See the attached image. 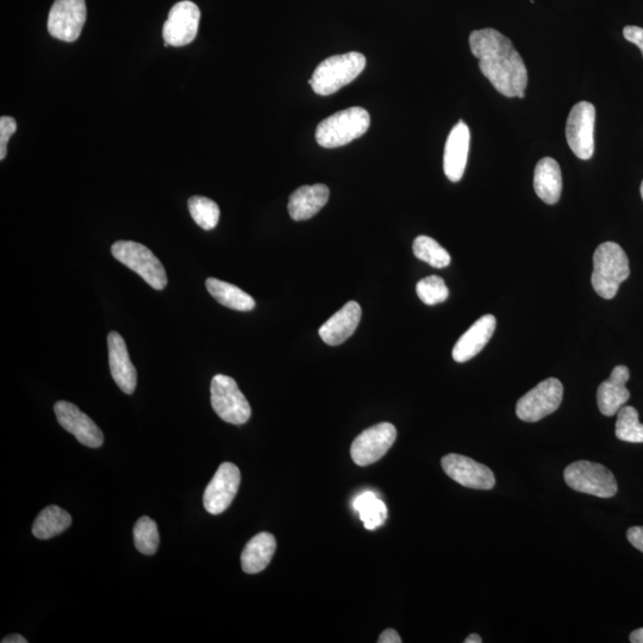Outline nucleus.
<instances>
[{
  "mask_svg": "<svg viewBox=\"0 0 643 643\" xmlns=\"http://www.w3.org/2000/svg\"><path fill=\"white\" fill-rule=\"evenodd\" d=\"M379 643H401V636L396 632L395 629H386L382 634H380Z\"/></svg>",
  "mask_w": 643,
  "mask_h": 643,
  "instance_id": "f704fd0d",
  "label": "nucleus"
},
{
  "mask_svg": "<svg viewBox=\"0 0 643 643\" xmlns=\"http://www.w3.org/2000/svg\"><path fill=\"white\" fill-rule=\"evenodd\" d=\"M630 642L643 643V628L636 629L630 634Z\"/></svg>",
  "mask_w": 643,
  "mask_h": 643,
  "instance_id": "e433bc0d",
  "label": "nucleus"
},
{
  "mask_svg": "<svg viewBox=\"0 0 643 643\" xmlns=\"http://www.w3.org/2000/svg\"><path fill=\"white\" fill-rule=\"evenodd\" d=\"M640 191H641V197H642V199H643V181H642V184H641V189H640Z\"/></svg>",
  "mask_w": 643,
  "mask_h": 643,
  "instance_id": "58836bf2",
  "label": "nucleus"
},
{
  "mask_svg": "<svg viewBox=\"0 0 643 643\" xmlns=\"http://www.w3.org/2000/svg\"><path fill=\"white\" fill-rule=\"evenodd\" d=\"M412 251L417 259L435 268H443L451 264V255L432 237L424 235L416 237Z\"/></svg>",
  "mask_w": 643,
  "mask_h": 643,
  "instance_id": "bb28decb",
  "label": "nucleus"
},
{
  "mask_svg": "<svg viewBox=\"0 0 643 643\" xmlns=\"http://www.w3.org/2000/svg\"><path fill=\"white\" fill-rule=\"evenodd\" d=\"M596 109L589 102L573 106L568 116L566 139L577 158L590 160L595 153Z\"/></svg>",
  "mask_w": 643,
  "mask_h": 643,
  "instance_id": "1a4fd4ad",
  "label": "nucleus"
},
{
  "mask_svg": "<svg viewBox=\"0 0 643 643\" xmlns=\"http://www.w3.org/2000/svg\"><path fill=\"white\" fill-rule=\"evenodd\" d=\"M443 471L454 482L468 489L491 490L495 488V474L488 466L464 455L448 454L442 458Z\"/></svg>",
  "mask_w": 643,
  "mask_h": 643,
  "instance_id": "4468645a",
  "label": "nucleus"
},
{
  "mask_svg": "<svg viewBox=\"0 0 643 643\" xmlns=\"http://www.w3.org/2000/svg\"><path fill=\"white\" fill-rule=\"evenodd\" d=\"M630 378L627 366H616L609 379L598 387L597 404L604 416H615L629 401L630 392L626 384Z\"/></svg>",
  "mask_w": 643,
  "mask_h": 643,
  "instance_id": "a211bd4d",
  "label": "nucleus"
},
{
  "mask_svg": "<svg viewBox=\"0 0 643 643\" xmlns=\"http://www.w3.org/2000/svg\"><path fill=\"white\" fill-rule=\"evenodd\" d=\"M496 327L497 320L495 316L485 315L480 317L455 343L452 353L453 359L463 364V362L476 357L488 345L492 335L495 334Z\"/></svg>",
  "mask_w": 643,
  "mask_h": 643,
  "instance_id": "6ab92c4d",
  "label": "nucleus"
},
{
  "mask_svg": "<svg viewBox=\"0 0 643 643\" xmlns=\"http://www.w3.org/2000/svg\"><path fill=\"white\" fill-rule=\"evenodd\" d=\"M241 483L239 468L232 463H224L218 467L214 478L206 486L204 492V508L211 515L224 513L233 503Z\"/></svg>",
  "mask_w": 643,
  "mask_h": 643,
  "instance_id": "f8f14e48",
  "label": "nucleus"
},
{
  "mask_svg": "<svg viewBox=\"0 0 643 643\" xmlns=\"http://www.w3.org/2000/svg\"><path fill=\"white\" fill-rule=\"evenodd\" d=\"M624 39L630 43H634L641 49L643 55V29L636 26H628L623 29Z\"/></svg>",
  "mask_w": 643,
  "mask_h": 643,
  "instance_id": "473e14b6",
  "label": "nucleus"
},
{
  "mask_svg": "<svg viewBox=\"0 0 643 643\" xmlns=\"http://www.w3.org/2000/svg\"><path fill=\"white\" fill-rule=\"evenodd\" d=\"M276 549L277 541L272 534L264 532L255 535L241 555L243 572L257 574L264 571L270 565Z\"/></svg>",
  "mask_w": 643,
  "mask_h": 643,
  "instance_id": "5701e85b",
  "label": "nucleus"
},
{
  "mask_svg": "<svg viewBox=\"0 0 643 643\" xmlns=\"http://www.w3.org/2000/svg\"><path fill=\"white\" fill-rule=\"evenodd\" d=\"M534 189L536 195L548 205L559 202L563 192V176L557 160L543 158L535 167Z\"/></svg>",
  "mask_w": 643,
  "mask_h": 643,
  "instance_id": "4be33fe9",
  "label": "nucleus"
},
{
  "mask_svg": "<svg viewBox=\"0 0 643 643\" xmlns=\"http://www.w3.org/2000/svg\"><path fill=\"white\" fill-rule=\"evenodd\" d=\"M60 426L86 447L99 448L103 446L104 435L91 417L84 414L76 405L60 401L54 407Z\"/></svg>",
  "mask_w": 643,
  "mask_h": 643,
  "instance_id": "2eb2a0df",
  "label": "nucleus"
},
{
  "mask_svg": "<svg viewBox=\"0 0 643 643\" xmlns=\"http://www.w3.org/2000/svg\"><path fill=\"white\" fill-rule=\"evenodd\" d=\"M565 482L571 489L599 498H611L617 493L616 478L607 467L588 460L576 461L566 467Z\"/></svg>",
  "mask_w": 643,
  "mask_h": 643,
  "instance_id": "423d86ee",
  "label": "nucleus"
},
{
  "mask_svg": "<svg viewBox=\"0 0 643 643\" xmlns=\"http://www.w3.org/2000/svg\"><path fill=\"white\" fill-rule=\"evenodd\" d=\"M616 438L624 442L643 443V424L639 412L633 407H622L617 412Z\"/></svg>",
  "mask_w": 643,
  "mask_h": 643,
  "instance_id": "cd10ccee",
  "label": "nucleus"
},
{
  "mask_svg": "<svg viewBox=\"0 0 643 643\" xmlns=\"http://www.w3.org/2000/svg\"><path fill=\"white\" fill-rule=\"evenodd\" d=\"M134 543L137 551L145 555L158 552L160 535L158 524L151 517L143 516L134 527Z\"/></svg>",
  "mask_w": 643,
  "mask_h": 643,
  "instance_id": "c85d7f7f",
  "label": "nucleus"
},
{
  "mask_svg": "<svg viewBox=\"0 0 643 643\" xmlns=\"http://www.w3.org/2000/svg\"><path fill=\"white\" fill-rule=\"evenodd\" d=\"M470 141V129L467 124L460 121L448 136L445 156H443V170H445L446 177L453 183H458L464 176Z\"/></svg>",
  "mask_w": 643,
  "mask_h": 643,
  "instance_id": "dca6fc26",
  "label": "nucleus"
},
{
  "mask_svg": "<svg viewBox=\"0 0 643 643\" xmlns=\"http://www.w3.org/2000/svg\"><path fill=\"white\" fill-rule=\"evenodd\" d=\"M361 308L357 302H348L318 330L321 339L329 346H340L359 327Z\"/></svg>",
  "mask_w": 643,
  "mask_h": 643,
  "instance_id": "aec40b11",
  "label": "nucleus"
},
{
  "mask_svg": "<svg viewBox=\"0 0 643 643\" xmlns=\"http://www.w3.org/2000/svg\"><path fill=\"white\" fill-rule=\"evenodd\" d=\"M108 348L111 376L124 393L131 395L136 389L137 372L130 360L126 341L120 334L111 332L108 335Z\"/></svg>",
  "mask_w": 643,
  "mask_h": 643,
  "instance_id": "f3484780",
  "label": "nucleus"
},
{
  "mask_svg": "<svg viewBox=\"0 0 643 643\" xmlns=\"http://www.w3.org/2000/svg\"><path fill=\"white\" fill-rule=\"evenodd\" d=\"M114 258L131 271L139 274L155 290H164L168 284L165 267L151 249L134 241H117L111 247Z\"/></svg>",
  "mask_w": 643,
  "mask_h": 643,
  "instance_id": "39448f33",
  "label": "nucleus"
},
{
  "mask_svg": "<svg viewBox=\"0 0 643 643\" xmlns=\"http://www.w3.org/2000/svg\"><path fill=\"white\" fill-rule=\"evenodd\" d=\"M464 642L465 643H482L483 639L480 638L478 634H471L467 636Z\"/></svg>",
  "mask_w": 643,
  "mask_h": 643,
  "instance_id": "4c0bfd02",
  "label": "nucleus"
},
{
  "mask_svg": "<svg viewBox=\"0 0 643 643\" xmlns=\"http://www.w3.org/2000/svg\"><path fill=\"white\" fill-rule=\"evenodd\" d=\"M396 439L397 429L391 423H379L364 430L352 443L354 463L361 467L377 463L390 451Z\"/></svg>",
  "mask_w": 643,
  "mask_h": 643,
  "instance_id": "9d476101",
  "label": "nucleus"
},
{
  "mask_svg": "<svg viewBox=\"0 0 643 643\" xmlns=\"http://www.w3.org/2000/svg\"><path fill=\"white\" fill-rule=\"evenodd\" d=\"M17 123L12 117L3 116L0 118V160L6 156V147L10 137L16 133Z\"/></svg>",
  "mask_w": 643,
  "mask_h": 643,
  "instance_id": "2f4dec72",
  "label": "nucleus"
},
{
  "mask_svg": "<svg viewBox=\"0 0 643 643\" xmlns=\"http://www.w3.org/2000/svg\"><path fill=\"white\" fill-rule=\"evenodd\" d=\"M563 397L564 386L560 380L548 378L520 398L516 415L524 422H539L559 409Z\"/></svg>",
  "mask_w": 643,
  "mask_h": 643,
  "instance_id": "6e6552de",
  "label": "nucleus"
},
{
  "mask_svg": "<svg viewBox=\"0 0 643 643\" xmlns=\"http://www.w3.org/2000/svg\"><path fill=\"white\" fill-rule=\"evenodd\" d=\"M189 211L193 221L204 230L216 228L218 221H220V208L210 198L202 196L191 197L189 199Z\"/></svg>",
  "mask_w": 643,
  "mask_h": 643,
  "instance_id": "c756f323",
  "label": "nucleus"
},
{
  "mask_svg": "<svg viewBox=\"0 0 643 643\" xmlns=\"http://www.w3.org/2000/svg\"><path fill=\"white\" fill-rule=\"evenodd\" d=\"M2 643H28V640L24 639L20 634H12L6 636V638L2 640Z\"/></svg>",
  "mask_w": 643,
  "mask_h": 643,
  "instance_id": "c9c22d12",
  "label": "nucleus"
},
{
  "mask_svg": "<svg viewBox=\"0 0 643 643\" xmlns=\"http://www.w3.org/2000/svg\"><path fill=\"white\" fill-rule=\"evenodd\" d=\"M211 405L224 422L242 426L252 415L251 405L233 378L217 374L211 382Z\"/></svg>",
  "mask_w": 643,
  "mask_h": 643,
  "instance_id": "0eeeda50",
  "label": "nucleus"
},
{
  "mask_svg": "<svg viewBox=\"0 0 643 643\" xmlns=\"http://www.w3.org/2000/svg\"><path fill=\"white\" fill-rule=\"evenodd\" d=\"M353 505L367 530L382 527L387 520L386 505L373 492L362 493V495L355 498Z\"/></svg>",
  "mask_w": 643,
  "mask_h": 643,
  "instance_id": "a878e982",
  "label": "nucleus"
},
{
  "mask_svg": "<svg viewBox=\"0 0 643 643\" xmlns=\"http://www.w3.org/2000/svg\"><path fill=\"white\" fill-rule=\"evenodd\" d=\"M371 126L368 111L359 106L336 112L318 124L316 141L323 148H337L348 145L367 133Z\"/></svg>",
  "mask_w": 643,
  "mask_h": 643,
  "instance_id": "20e7f679",
  "label": "nucleus"
},
{
  "mask_svg": "<svg viewBox=\"0 0 643 643\" xmlns=\"http://www.w3.org/2000/svg\"><path fill=\"white\" fill-rule=\"evenodd\" d=\"M365 67V55L358 52L330 56L317 66L309 84L317 95L330 96L351 84Z\"/></svg>",
  "mask_w": 643,
  "mask_h": 643,
  "instance_id": "7ed1b4c3",
  "label": "nucleus"
},
{
  "mask_svg": "<svg viewBox=\"0 0 643 643\" xmlns=\"http://www.w3.org/2000/svg\"><path fill=\"white\" fill-rule=\"evenodd\" d=\"M330 191L323 184L305 185L292 193L289 199V214L293 221L310 220L328 203Z\"/></svg>",
  "mask_w": 643,
  "mask_h": 643,
  "instance_id": "412c9836",
  "label": "nucleus"
},
{
  "mask_svg": "<svg viewBox=\"0 0 643 643\" xmlns=\"http://www.w3.org/2000/svg\"><path fill=\"white\" fill-rule=\"evenodd\" d=\"M627 538L630 543L643 553V527H632L628 530Z\"/></svg>",
  "mask_w": 643,
  "mask_h": 643,
  "instance_id": "72a5a7b5",
  "label": "nucleus"
},
{
  "mask_svg": "<svg viewBox=\"0 0 643 643\" xmlns=\"http://www.w3.org/2000/svg\"><path fill=\"white\" fill-rule=\"evenodd\" d=\"M630 276L626 252L615 242H604L593 255L591 283L593 290L604 299H613L624 280Z\"/></svg>",
  "mask_w": 643,
  "mask_h": 643,
  "instance_id": "f03ea898",
  "label": "nucleus"
},
{
  "mask_svg": "<svg viewBox=\"0 0 643 643\" xmlns=\"http://www.w3.org/2000/svg\"><path fill=\"white\" fill-rule=\"evenodd\" d=\"M418 298L424 304L435 305L447 301L449 290L445 280L438 276L423 278L416 286Z\"/></svg>",
  "mask_w": 643,
  "mask_h": 643,
  "instance_id": "7c9ffc66",
  "label": "nucleus"
},
{
  "mask_svg": "<svg viewBox=\"0 0 643 643\" xmlns=\"http://www.w3.org/2000/svg\"><path fill=\"white\" fill-rule=\"evenodd\" d=\"M201 21V10L190 0L173 6L165 22L162 36L165 46L184 47L196 39Z\"/></svg>",
  "mask_w": 643,
  "mask_h": 643,
  "instance_id": "ddd939ff",
  "label": "nucleus"
},
{
  "mask_svg": "<svg viewBox=\"0 0 643 643\" xmlns=\"http://www.w3.org/2000/svg\"><path fill=\"white\" fill-rule=\"evenodd\" d=\"M71 524L72 516L66 510L59 508L58 505H49L37 516L33 534L37 539L49 540L64 533Z\"/></svg>",
  "mask_w": 643,
  "mask_h": 643,
  "instance_id": "393cba45",
  "label": "nucleus"
},
{
  "mask_svg": "<svg viewBox=\"0 0 643 643\" xmlns=\"http://www.w3.org/2000/svg\"><path fill=\"white\" fill-rule=\"evenodd\" d=\"M86 16L85 0H55L48 17L49 34L60 41H77Z\"/></svg>",
  "mask_w": 643,
  "mask_h": 643,
  "instance_id": "9b49d317",
  "label": "nucleus"
},
{
  "mask_svg": "<svg viewBox=\"0 0 643 643\" xmlns=\"http://www.w3.org/2000/svg\"><path fill=\"white\" fill-rule=\"evenodd\" d=\"M472 54L479 60L483 76L504 97L524 98L528 71L513 42L495 29L473 31L470 35Z\"/></svg>",
  "mask_w": 643,
  "mask_h": 643,
  "instance_id": "f257e3e1",
  "label": "nucleus"
},
{
  "mask_svg": "<svg viewBox=\"0 0 643 643\" xmlns=\"http://www.w3.org/2000/svg\"><path fill=\"white\" fill-rule=\"evenodd\" d=\"M206 289L216 301L224 307L236 311H251L255 308L254 299L240 287L222 282L220 279L209 278L206 280Z\"/></svg>",
  "mask_w": 643,
  "mask_h": 643,
  "instance_id": "b1692460",
  "label": "nucleus"
}]
</instances>
